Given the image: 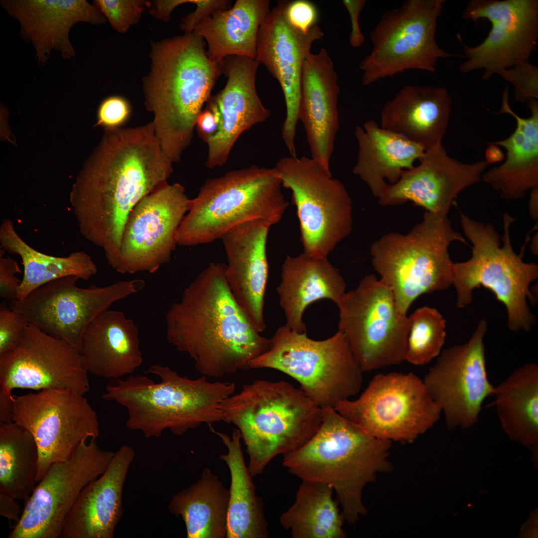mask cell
I'll use <instances>...</instances> for the list:
<instances>
[{"mask_svg": "<svg viewBox=\"0 0 538 538\" xmlns=\"http://www.w3.org/2000/svg\"><path fill=\"white\" fill-rule=\"evenodd\" d=\"M489 144L486 152V161L488 164L500 161L504 158L503 153L500 150L498 146L493 144Z\"/></svg>", "mask_w": 538, "mask_h": 538, "instance_id": "db71d44e", "label": "cell"}, {"mask_svg": "<svg viewBox=\"0 0 538 538\" xmlns=\"http://www.w3.org/2000/svg\"><path fill=\"white\" fill-rule=\"evenodd\" d=\"M274 168L282 187L291 192L303 253L327 259L352 231V201L346 188L312 157H283Z\"/></svg>", "mask_w": 538, "mask_h": 538, "instance_id": "7c38bea8", "label": "cell"}, {"mask_svg": "<svg viewBox=\"0 0 538 538\" xmlns=\"http://www.w3.org/2000/svg\"><path fill=\"white\" fill-rule=\"evenodd\" d=\"M13 396L0 393V423L12 422Z\"/></svg>", "mask_w": 538, "mask_h": 538, "instance_id": "f5cc1de1", "label": "cell"}, {"mask_svg": "<svg viewBox=\"0 0 538 538\" xmlns=\"http://www.w3.org/2000/svg\"><path fill=\"white\" fill-rule=\"evenodd\" d=\"M88 373L79 350L29 323L17 346L0 355V393L58 388L85 395Z\"/></svg>", "mask_w": 538, "mask_h": 538, "instance_id": "44dd1931", "label": "cell"}, {"mask_svg": "<svg viewBox=\"0 0 538 538\" xmlns=\"http://www.w3.org/2000/svg\"><path fill=\"white\" fill-rule=\"evenodd\" d=\"M494 405L502 427L526 446L538 440V366L529 363L495 387Z\"/></svg>", "mask_w": 538, "mask_h": 538, "instance_id": "74e56055", "label": "cell"}, {"mask_svg": "<svg viewBox=\"0 0 538 538\" xmlns=\"http://www.w3.org/2000/svg\"><path fill=\"white\" fill-rule=\"evenodd\" d=\"M93 4L115 30L124 33L138 22L148 2L141 0H95Z\"/></svg>", "mask_w": 538, "mask_h": 538, "instance_id": "b9f144b4", "label": "cell"}, {"mask_svg": "<svg viewBox=\"0 0 538 538\" xmlns=\"http://www.w3.org/2000/svg\"><path fill=\"white\" fill-rule=\"evenodd\" d=\"M358 153L353 173L379 198L388 184H394L404 171L412 168L426 149L404 136L384 129L374 120L354 130Z\"/></svg>", "mask_w": 538, "mask_h": 538, "instance_id": "1f68e13d", "label": "cell"}, {"mask_svg": "<svg viewBox=\"0 0 538 538\" xmlns=\"http://www.w3.org/2000/svg\"><path fill=\"white\" fill-rule=\"evenodd\" d=\"M419 164L404 170L397 182L387 185L378 198L383 206L407 201L427 212L446 215L457 195L479 182L488 163H465L450 157L442 144L426 149Z\"/></svg>", "mask_w": 538, "mask_h": 538, "instance_id": "603a6c76", "label": "cell"}, {"mask_svg": "<svg viewBox=\"0 0 538 538\" xmlns=\"http://www.w3.org/2000/svg\"><path fill=\"white\" fill-rule=\"evenodd\" d=\"M80 353L93 375L118 380L132 375L142 362L138 327L122 311L108 309L85 330Z\"/></svg>", "mask_w": 538, "mask_h": 538, "instance_id": "4dcf8cb0", "label": "cell"}, {"mask_svg": "<svg viewBox=\"0 0 538 538\" xmlns=\"http://www.w3.org/2000/svg\"><path fill=\"white\" fill-rule=\"evenodd\" d=\"M260 63L256 59L230 56L221 64L227 78L224 88L210 97L207 107L216 112L219 123L216 132L205 141L208 145L206 166H223L240 136L271 115L257 91L256 74Z\"/></svg>", "mask_w": 538, "mask_h": 538, "instance_id": "cb8c5ba5", "label": "cell"}, {"mask_svg": "<svg viewBox=\"0 0 538 538\" xmlns=\"http://www.w3.org/2000/svg\"><path fill=\"white\" fill-rule=\"evenodd\" d=\"M345 289L339 270L327 259L312 257L304 253L294 257L287 256L276 288L285 325L295 332H306L303 315L308 306L322 299L331 300L337 305Z\"/></svg>", "mask_w": 538, "mask_h": 538, "instance_id": "d6a6232c", "label": "cell"}, {"mask_svg": "<svg viewBox=\"0 0 538 538\" xmlns=\"http://www.w3.org/2000/svg\"><path fill=\"white\" fill-rule=\"evenodd\" d=\"M462 228L472 244V257L467 261L453 265L452 284L457 294L456 305L464 308L472 299V292L483 286L494 293L505 306L509 329L529 331L536 318L528 306L527 299H536L529 288L538 277V266L523 261L513 250L510 235V226L515 218L508 213L503 215V245L493 224L478 222L460 211Z\"/></svg>", "mask_w": 538, "mask_h": 538, "instance_id": "ba28073f", "label": "cell"}, {"mask_svg": "<svg viewBox=\"0 0 538 538\" xmlns=\"http://www.w3.org/2000/svg\"><path fill=\"white\" fill-rule=\"evenodd\" d=\"M0 3L20 24V35L32 45L38 63L44 65L53 51L69 60L76 54L70 40L79 22L104 23L106 18L86 0H2Z\"/></svg>", "mask_w": 538, "mask_h": 538, "instance_id": "d4e9b609", "label": "cell"}, {"mask_svg": "<svg viewBox=\"0 0 538 538\" xmlns=\"http://www.w3.org/2000/svg\"><path fill=\"white\" fill-rule=\"evenodd\" d=\"M288 2L278 1L261 24L256 60L266 67L281 88L286 107L282 138L288 151L292 153L296 150L303 64L313 42L321 39L324 33L317 25L307 32L294 26L286 14Z\"/></svg>", "mask_w": 538, "mask_h": 538, "instance_id": "7402d4cb", "label": "cell"}, {"mask_svg": "<svg viewBox=\"0 0 538 538\" xmlns=\"http://www.w3.org/2000/svg\"><path fill=\"white\" fill-rule=\"evenodd\" d=\"M205 46L193 32L152 44L151 69L143 82L145 103L154 115L155 135L172 163L191 142L197 119L222 73Z\"/></svg>", "mask_w": 538, "mask_h": 538, "instance_id": "3957f363", "label": "cell"}, {"mask_svg": "<svg viewBox=\"0 0 538 538\" xmlns=\"http://www.w3.org/2000/svg\"><path fill=\"white\" fill-rule=\"evenodd\" d=\"M274 167L256 165L206 180L178 228L177 245L191 247L222 239L245 222L282 219L288 203Z\"/></svg>", "mask_w": 538, "mask_h": 538, "instance_id": "52a82bcc", "label": "cell"}, {"mask_svg": "<svg viewBox=\"0 0 538 538\" xmlns=\"http://www.w3.org/2000/svg\"><path fill=\"white\" fill-rule=\"evenodd\" d=\"M219 116L216 111L206 107L199 115L196 123L198 134L205 142L217 131Z\"/></svg>", "mask_w": 538, "mask_h": 538, "instance_id": "f907efd6", "label": "cell"}, {"mask_svg": "<svg viewBox=\"0 0 538 538\" xmlns=\"http://www.w3.org/2000/svg\"><path fill=\"white\" fill-rule=\"evenodd\" d=\"M333 492L327 484L302 481L294 502L279 517L281 526L293 538H344V518Z\"/></svg>", "mask_w": 538, "mask_h": 538, "instance_id": "f35d334b", "label": "cell"}, {"mask_svg": "<svg viewBox=\"0 0 538 538\" xmlns=\"http://www.w3.org/2000/svg\"><path fill=\"white\" fill-rule=\"evenodd\" d=\"M131 112L129 102L124 98L113 96L101 103L98 110V124L105 129L119 128L129 118Z\"/></svg>", "mask_w": 538, "mask_h": 538, "instance_id": "f6af8a7d", "label": "cell"}, {"mask_svg": "<svg viewBox=\"0 0 538 538\" xmlns=\"http://www.w3.org/2000/svg\"><path fill=\"white\" fill-rule=\"evenodd\" d=\"M12 497L0 493V515L16 524L19 521L22 513L20 507Z\"/></svg>", "mask_w": 538, "mask_h": 538, "instance_id": "816d5d0a", "label": "cell"}, {"mask_svg": "<svg viewBox=\"0 0 538 538\" xmlns=\"http://www.w3.org/2000/svg\"><path fill=\"white\" fill-rule=\"evenodd\" d=\"M445 1L407 0L384 13L370 33L372 50L359 65L363 85L410 69L434 73L440 59L464 57L445 51L436 42Z\"/></svg>", "mask_w": 538, "mask_h": 538, "instance_id": "8fae6325", "label": "cell"}, {"mask_svg": "<svg viewBox=\"0 0 538 538\" xmlns=\"http://www.w3.org/2000/svg\"><path fill=\"white\" fill-rule=\"evenodd\" d=\"M334 409L382 440L412 442L439 420L442 410L415 374L375 375L358 399Z\"/></svg>", "mask_w": 538, "mask_h": 538, "instance_id": "5bb4252c", "label": "cell"}, {"mask_svg": "<svg viewBox=\"0 0 538 538\" xmlns=\"http://www.w3.org/2000/svg\"><path fill=\"white\" fill-rule=\"evenodd\" d=\"M272 225L262 220L242 223L222 238L228 264L226 276L236 301L260 333L266 328L264 308L269 275L268 233Z\"/></svg>", "mask_w": 538, "mask_h": 538, "instance_id": "484cf974", "label": "cell"}, {"mask_svg": "<svg viewBox=\"0 0 538 538\" xmlns=\"http://www.w3.org/2000/svg\"><path fill=\"white\" fill-rule=\"evenodd\" d=\"M189 199L178 183H167L142 198L128 217L115 270L153 273L169 263Z\"/></svg>", "mask_w": 538, "mask_h": 538, "instance_id": "d6986e66", "label": "cell"}, {"mask_svg": "<svg viewBox=\"0 0 538 538\" xmlns=\"http://www.w3.org/2000/svg\"><path fill=\"white\" fill-rule=\"evenodd\" d=\"M321 424L303 445L284 455L282 465L302 481L331 486L344 520L354 524L367 513L363 488L390 468L392 441L377 438L334 408L322 407Z\"/></svg>", "mask_w": 538, "mask_h": 538, "instance_id": "277c9868", "label": "cell"}, {"mask_svg": "<svg viewBox=\"0 0 538 538\" xmlns=\"http://www.w3.org/2000/svg\"><path fill=\"white\" fill-rule=\"evenodd\" d=\"M250 368H269L297 381L321 408H334L360 390L362 374L345 335L338 331L322 340L309 338L285 324L269 338L267 351L252 360Z\"/></svg>", "mask_w": 538, "mask_h": 538, "instance_id": "30bf717a", "label": "cell"}, {"mask_svg": "<svg viewBox=\"0 0 538 538\" xmlns=\"http://www.w3.org/2000/svg\"><path fill=\"white\" fill-rule=\"evenodd\" d=\"M146 373L158 376L160 382L132 374L107 385L102 395L126 408L128 429L139 431L145 438H158L166 429L181 436L204 423H229L222 404L235 393L234 383L212 382L204 375L190 379L158 364Z\"/></svg>", "mask_w": 538, "mask_h": 538, "instance_id": "5b68a950", "label": "cell"}, {"mask_svg": "<svg viewBox=\"0 0 538 538\" xmlns=\"http://www.w3.org/2000/svg\"><path fill=\"white\" fill-rule=\"evenodd\" d=\"M342 3L348 11L351 23L349 43L351 46L357 48L365 42V36L359 25V16L366 3L365 0H343Z\"/></svg>", "mask_w": 538, "mask_h": 538, "instance_id": "681fc988", "label": "cell"}, {"mask_svg": "<svg viewBox=\"0 0 538 538\" xmlns=\"http://www.w3.org/2000/svg\"><path fill=\"white\" fill-rule=\"evenodd\" d=\"M172 171L152 122L105 129L76 178L69 201L81 235L103 251L113 269L130 213L142 198L168 183Z\"/></svg>", "mask_w": 538, "mask_h": 538, "instance_id": "6da1fadb", "label": "cell"}, {"mask_svg": "<svg viewBox=\"0 0 538 538\" xmlns=\"http://www.w3.org/2000/svg\"><path fill=\"white\" fill-rule=\"evenodd\" d=\"M464 19L476 22L487 19L491 28L480 44L471 47L462 42L464 57L461 72L484 70L488 80L500 71L528 60L538 39V0H473L464 10Z\"/></svg>", "mask_w": 538, "mask_h": 538, "instance_id": "ac0fdd59", "label": "cell"}, {"mask_svg": "<svg viewBox=\"0 0 538 538\" xmlns=\"http://www.w3.org/2000/svg\"><path fill=\"white\" fill-rule=\"evenodd\" d=\"M222 409L240 432L253 477L277 455L306 443L322 419L321 407L285 381L257 380L246 384L224 400Z\"/></svg>", "mask_w": 538, "mask_h": 538, "instance_id": "8992f818", "label": "cell"}, {"mask_svg": "<svg viewBox=\"0 0 538 538\" xmlns=\"http://www.w3.org/2000/svg\"><path fill=\"white\" fill-rule=\"evenodd\" d=\"M497 74L515 88V98L523 103L538 98V67L528 60L503 70Z\"/></svg>", "mask_w": 538, "mask_h": 538, "instance_id": "7bdbcfd3", "label": "cell"}, {"mask_svg": "<svg viewBox=\"0 0 538 538\" xmlns=\"http://www.w3.org/2000/svg\"><path fill=\"white\" fill-rule=\"evenodd\" d=\"M0 249L18 255L21 260L23 275L17 300L23 299L36 289L52 280L68 276L87 280L97 272L91 257L83 251H75L61 257L33 249L19 236L12 221L8 219L3 220L0 226Z\"/></svg>", "mask_w": 538, "mask_h": 538, "instance_id": "8d00e7d4", "label": "cell"}, {"mask_svg": "<svg viewBox=\"0 0 538 538\" xmlns=\"http://www.w3.org/2000/svg\"><path fill=\"white\" fill-rule=\"evenodd\" d=\"M0 423V493L26 502L37 483V446L23 426Z\"/></svg>", "mask_w": 538, "mask_h": 538, "instance_id": "ab89813d", "label": "cell"}, {"mask_svg": "<svg viewBox=\"0 0 538 538\" xmlns=\"http://www.w3.org/2000/svg\"><path fill=\"white\" fill-rule=\"evenodd\" d=\"M135 456L134 448L121 446L104 472L81 491L67 516L62 538H113L123 513V489Z\"/></svg>", "mask_w": 538, "mask_h": 538, "instance_id": "83f0119b", "label": "cell"}, {"mask_svg": "<svg viewBox=\"0 0 538 538\" xmlns=\"http://www.w3.org/2000/svg\"><path fill=\"white\" fill-rule=\"evenodd\" d=\"M229 490L208 468L189 487L175 494L170 501L169 512L180 517L188 538H225Z\"/></svg>", "mask_w": 538, "mask_h": 538, "instance_id": "d590c367", "label": "cell"}, {"mask_svg": "<svg viewBox=\"0 0 538 538\" xmlns=\"http://www.w3.org/2000/svg\"><path fill=\"white\" fill-rule=\"evenodd\" d=\"M75 276L60 278L36 289L10 308L29 323L81 351L83 334L90 323L115 302L137 293L145 286L141 279L99 287H79Z\"/></svg>", "mask_w": 538, "mask_h": 538, "instance_id": "2e32d148", "label": "cell"}, {"mask_svg": "<svg viewBox=\"0 0 538 538\" xmlns=\"http://www.w3.org/2000/svg\"><path fill=\"white\" fill-rule=\"evenodd\" d=\"M4 252L0 250V296L13 301L17 300L21 283L15 274L21 271L16 261L9 257H4Z\"/></svg>", "mask_w": 538, "mask_h": 538, "instance_id": "bcb514c9", "label": "cell"}, {"mask_svg": "<svg viewBox=\"0 0 538 538\" xmlns=\"http://www.w3.org/2000/svg\"><path fill=\"white\" fill-rule=\"evenodd\" d=\"M213 432L222 440L227 448L220 458L228 466L231 476L226 538H266L269 535L263 505L256 492L241 448L239 429L231 437L216 431Z\"/></svg>", "mask_w": 538, "mask_h": 538, "instance_id": "e575fe53", "label": "cell"}, {"mask_svg": "<svg viewBox=\"0 0 538 538\" xmlns=\"http://www.w3.org/2000/svg\"><path fill=\"white\" fill-rule=\"evenodd\" d=\"M455 241L466 244L447 215L425 211L408 233L391 232L372 244L373 266L392 291L401 313L406 315L420 295L452 284L454 263L448 247Z\"/></svg>", "mask_w": 538, "mask_h": 538, "instance_id": "9c48e42d", "label": "cell"}, {"mask_svg": "<svg viewBox=\"0 0 538 538\" xmlns=\"http://www.w3.org/2000/svg\"><path fill=\"white\" fill-rule=\"evenodd\" d=\"M405 360L421 366L438 356L446 337V320L436 309L425 306L409 316Z\"/></svg>", "mask_w": 538, "mask_h": 538, "instance_id": "60d3db41", "label": "cell"}, {"mask_svg": "<svg viewBox=\"0 0 538 538\" xmlns=\"http://www.w3.org/2000/svg\"><path fill=\"white\" fill-rule=\"evenodd\" d=\"M95 439L82 441L69 459L49 467L8 538H61L65 520L81 491L104 472L115 455L100 449Z\"/></svg>", "mask_w": 538, "mask_h": 538, "instance_id": "e0dca14e", "label": "cell"}, {"mask_svg": "<svg viewBox=\"0 0 538 538\" xmlns=\"http://www.w3.org/2000/svg\"><path fill=\"white\" fill-rule=\"evenodd\" d=\"M338 77L322 48L306 58L302 68L299 121L304 127L311 157L329 173L339 127Z\"/></svg>", "mask_w": 538, "mask_h": 538, "instance_id": "4316f807", "label": "cell"}, {"mask_svg": "<svg viewBox=\"0 0 538 538\" xmlns=\"http://www.w3.org/2000/svg\"><path fill=\"white\" fill-rule=\"evenodd\" d=\"M286 14L289 22L303 32L314 26L318 19V11L311 1L305 0L289 1Z\"/></svg>", "mask_w": 538, "mask_h": 538, "instance_id": "7dc6e473", "label": "cell"}, {"mask_svg": "<svg viewBox=\"0 0 538 538\" xmlns=\"http://www.w3.org/2000/svg\"><path fill=\"white\" fill-rule=\"evenodd\" d=\"M269 3L237 0L231 8L217 10L201 20L192 32L204 39L207 56L219 64L230 56L256 59L258 32L270 11Z\"/></svg>", "mask_w": 538, "mask_h": 538, "instance_id": "836d02e7", "label": "cell"}, {"mask_svg": "<svg viewBox=\"0 0 538 538\" xmlns=\"http://www.w3.org/2000/svg\"><path fill=\"white\" fill-rule=\"evenodd\" d=\"M487 328L482 320L467 342L443 350L423 380L449 428L472 426L483 402L493 395L495 387L486 367L483 339Z\"/></svg>", "mask_w": 538, "mask_h": 538, "instance_id": "ffe728a7", "label": "cell"}, {"mask_svg": "<svg viewBox=\"0 0 538 538\" xmlns=\"http://www.w3.org/2000/svg\"><path fill=\"white\" fill-rule=\"evenodd\" d=\"M452 102L445 87L406 85L385 104L381 127L421 144L426 149L441 144Z\"/></svg>", "mask_w": 538, "mask_h": 538, "instance_id": "f1b7e54d", "label": "cell"}, {"mask_svg": "<svg viewBox=\"0 0 538 538\" xmlns=\"http://www.w3.org/2000/svg\"><path fill=\"white\" fill-rule=\"evenodd\" d=\"M538 188L531 190L530 199L529 203V212L533 220L538 218Z\"/></svg>", "mask_w": 538, "mask_h": 538, "instance_id": "11a10c76", "label": "cell"}, {"mask_svg": "<svg viewBox=\"0 0 538 538\" xmlns=\"http://www.w3.org/2000/svg\"><path fill=\"white\" fill-rule=\"evenodd\" d=\"M29 323L21 313L8 308L4 301L0 305V355L19 342Z\"/></svg>", "mask_w": 538, "mask_h": 538, "instance_id": "ee69618b", "label": "cell"}, {"mask_svg": "<svg viewBox=\"0 0 538 538\" xmlns=\"http://www.w3.org/2000/svg\"><path fill=\"white\" fill-rule=\"evenodd\" d=\"M226 268L210 263L165 317L168 342L188 355L202 375L217 378L250 368L251 361L269 345L234 298Z\"/></svg>", "mask_w": 538, "mask_h": 538, "instance_id": "7a4b0ae2", "label": "cell"}, {"mask_svg": "<svg viewBox=\"0 0 538 538\" xmlns=\"http://www.w3.org/2000/svg\"><path fill=\"white\" fill-rule=\"evenodd\" d=\"M12 421L35 439L37 483L52 464L68 460L82 441L100 434L97 415L84 395L65 389L13 396Z\"/></svg>", "mask_w": 538, "mask_h": 538, "instance_id": "9a60e30c", "label": "cell"}, {"mask_svg": "<svg viewBox=\"0 0 538 538\" xmlns=\"http://www.w3.org/2000/svg\"><path fill=\"white\" fill-rule=\"evenodd\" d=\"M231 3L228 0H193L192 3L196 5V8L181 19L180 29L186 33H192L201 20L217 10L230 8Z\"/></svg>", "mask_w": 538, "mask_h": 538, "instance_id": "c3c4849f", "label": "cell"}, {"mask_svg": "<svg viewBox=\"0 0 538 538\" xmlns=\"http://www.w3.org/2000/svg\"><path fill=\"white\" fill-rule=\"evenodd\" d=\"M529 117L522 118L511 108L509 89L502 93V104L497 114H509L516 121V128L509 136L490 142L504 147L506 158L501 165L483 173L482 180L496 190L504 199L517 200L529 190L538 188V103L529 100Z\"/></svg>", "mask_w": 538, "mask_h": 538, "instance_id": "f546056e", "label": "cell"}, {"mask_svg": "<svg viewBox=\"0 0 538 538\" xmlns=\"http://www.w3.org/2000/svg\"><path fill=\"white\" fill-rule=\"evenodd\" d=\"M337 305L338 330L363 372L405 360L409 318L398 310L392 291L381 279L365 275Z\"/></svg>", "mask_w": 538, "mask_h": 538, "instance_id": "4fadbf2b", "label": "cell"}]
</instances>
